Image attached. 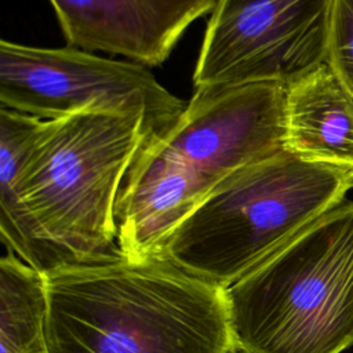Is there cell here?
I'll return each instance as SVG.
<instances>
[{"instance_id": "7", "label": "cell", "mask_w": 353, "mask_h": 353, "mask_svg": "<svg viewBox=\"0 0 353 353\" xmlns=\"http://www.w3.org/2000/svg\"><path fill=\"white\" fill-rule=\"evenodd\" d=\"M332 0H218L193 73L194 90L288 87L325 62Z\"/></svg>"}, {"instance_id": "11", "label": "cell", "mask_w": 353, "mask_h": 353, "mask_svg": "<svg viewBox=\"0 0 353 353\" xmlns=\"http://www.w3.org/2000/svg\"><path fill=\"white\" fill-rule=\"evenodd\" d=\"M325 62L353 98V0H332Z\"/></svg>"}, {"instance_id": "3", "label": "cell", "mask_w": 353, "mask_h": 353, "mask_svg": "<svg viewBox=\"0 0 353 353\" xmlns=\"http://www.w3.org/2000/svg\"><path fill=\"white\" fill-rule=\"evenodd\" d=\"M50 353H234L225 288L160 255L46 273Z\"/></svg>"}, {"instance_id": "10", "label": "cell", "mask_w": 353, "mask_h": 353, "mask_svg": "<svg viewBox=\"0 0 353 353\" xmlns=\"http://www.w3.org/2000/svg\"><path fill=\"white\" fill-rule=\"evenodd\" d=\"M46 274L14 252L0 259V353H50Z\"/></svg>"}, {"instance_id": "9", "label": "cell", "mask_w": 353, "mask_h": 353, "mask_svg": "<svg viewBox=\"0 0 353 353\" xmlns=\"http://www.w3.org/2000/svg\"><path fill=\"white\" fill-rule=\"evenodd\" d=\"M285 149L353 168V98L327 62L287 87Z\"/></svg>"}, {"instance_id": "6", "label": "cell", "mask_w": 353, "mask_h": 353, "mask_svg": "<svg viewBox=\"0 0 353 353\" xmlns=\"http://www.w3.org/2000/svg\"><path fill=\"white\" fill-rule=\"evenodd\" d=\"M0 103L41 120L81 113L139 114L148 138L168 128L186 108L138 62L69 46L44 48L8 40L0 43Z\"/></svg>"}, {"instance_id": "4", "label": "cell", "mask_w": 353, "mask_h": 353, "mask_svg": "<svg viewBox=\"0 0 353 353\" xmlns=\"http://www.w3.org/2000/svg\"><path fill=\"white\" fill-rule=\"evenodd\" d=\"M352 188L353 168L310 161L285 149L225 179L157 255L226 288L341 204Z\"/></svg>"}, {"instance_id": "8", "label": "cell", "mask_w": 353, "mask_h": 353, "mask_svg": "<svg viewBox=\"0 0 353 353\" xmlns=\"http://www.w3.org/2000/svg\"><path fill=\"white\" fill-rule=\"evenodd\" d=\"M218 0H50L68 46L161 65Z\"/></svg>"}, {"instance_id": "2", "label": "cell", "mask_w": 353, "mask_h": 353, "mask_svg": "<svg viewBox=\"0 0 353 353\" xmlns=\"http://www.w3.org/2000/svg\"><path fill=\"white\" fill-rule=\"evenodd\" d=\"M287 87L194 90L181 116L138 150L116 204L117 245L157 255L178 225L225 179L285 150Z\"/></svg>"}, {"instance_id": "1", "label": "cell", "mask_w": 353, "mask_h": 353, "mask_svg": "<svg viewBox=\"0 0 353 353\" xmlns=\"http://www.w3.org/2000/svg\"><path fill=\"white\" fill-rule=\"evenodd\" d=\"M148 138L139 114L41 120L1 106L0 236L43 274L121 255L116 204Z\"/></svg>"}, {"instance_id": "5", "label": "cell", "mask_w": 353, "mask_h": 353, "mask_svg": "<svg viewBox=\"0 0 353 353\" xmlns=\"http://www.w3.org/2000/svg\"><path fill=\"white\" fill-rule=\"evenodd\" d=\"M237 353L353 346V203L338 204L225 288Z\"/></svg>"}]
</instances>
